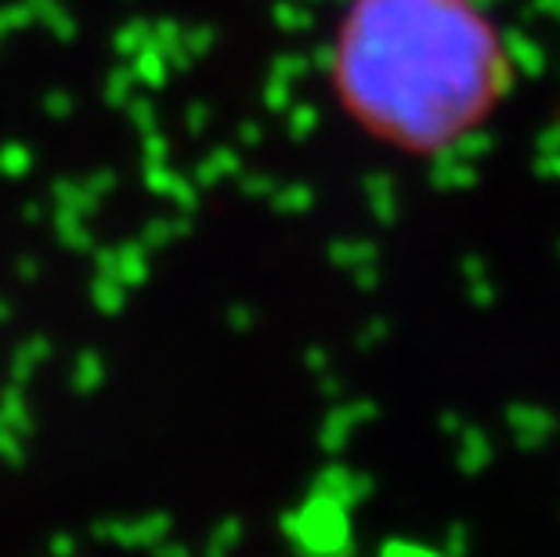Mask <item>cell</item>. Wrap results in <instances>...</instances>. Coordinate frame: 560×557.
Wrapping results in <instances>:
<instances>
[{"mask_svg":"<svg viewBox=\"0 0 560 557\" xmlns=\"http://www.w3.org/2000/svg\"><path fill=\"white\" fill-rule=\"evenodd\" d=\"M384 58L376 73L384 109L412 138L441 141L485 109L495 47L485 22L459 0H395L384 15Z\"/></svg>","mask_w":560,"mask_h":557,"instance_id":"cell-1","label":"cell"}]
</instances>
